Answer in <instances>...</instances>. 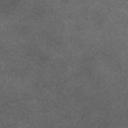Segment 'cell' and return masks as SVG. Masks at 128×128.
<instances>
[]
</instances>
